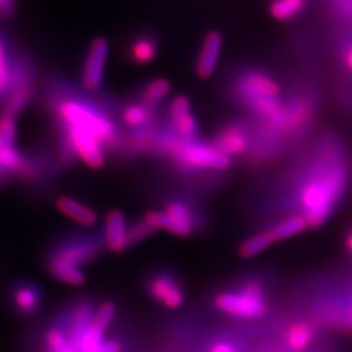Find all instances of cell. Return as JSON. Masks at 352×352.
<instances>
[{
  "mask_svg": "<svg viewBox=\"0 0 352 352\" xmlns=\"http://www.w3.org/2000/svg\"><path fill=\"white\" fill-rule=\"evenodd\" d=\"M151 299L167 309H177L184 302V291L175 278L170 274L154 276L148 283Z\"/></svg>",
  "mask_w": 352,
  "mask_h": 352,
  "instance_id": "7c38bea8",
  "label": "cell"
},
{
  "mask_svg": "<svg viewBox=\"0 0 352 352\" xmlns=\"http://www.w3.org/2000/svg\"><path fill=\"white\" fill-rule=\"evenodd\" d=\"M231 91L235 101L243 104L254 120L270 116L282 104L280 85L276 76L260 67L239 69L232 80Z\"/></svg>",
  "mask_w": 352,
  "mask_h": 352,
  "instance_id": "3957f363",
  "label": "cell"
},
{
  "mask_svg": "<svg viewBox=\"0 0 352 352\" xmlns=\"http://www.w3.org/2000/svg\"><path fill=\"white\" fill-rule=\"evenodd\" d=\"M101 245V239L93 235H76L60 240L47 254V272L62 283L81 286L85 282L81 266L100 254Z\"/></svg>",
  "mask_w": 352,
  "mask_h": 352,
  "instance_id": "277c9868",
  "label": "cell"
},
{
  "mask_svg": "<svg viewBox=\"0 0 352 352\" xmlns=\"http://www.w3.org/2000/svg\"><path fill=\"white\" fill-rule=\"evenodd\" d=\"M128 228L129 227L126 225L124 214L116 209L109 212L103 228V240L106 248L113 253H122L129 248Z\"/></svg>",
  "mask_w": 352,
  "mask_h": 352,
  "instance_id": "4fadbf2b",
  "label": "cell"
},
{
  "mask_svg": "<svg viewBox=\"0 0 352 352\" xmlns=\"http://www.w3.org/2000/svg\"><path fill=\"white\" fill-rule=\"evenodd\" d=\"M343 63L352 74V41L343 51Z\"/></svg>",
  "mask_w": 352,
  "mask_h": 352,
  "instance_id": "f1b7e54d",
  "label": "cell"
},
{
  "mask_svg": "<svg viewBox=\"0 0 352 352\" xmlns=\"http://www.w3.org/2000/svg\"><path fill=\"white\" fill-rule=\"evenodd\" d=\"M160 38L151 30H141L132 34L124 47L126 60L135 65L151 64L158 55Z\"/></svg>",
  "mask_w": 352,
  "mask_h": 352,
  "instance_id": "30bf717a",
  "label": "cell"
},
{
  "mask_svg": "<svg viewBox=\"0 0 352 352\" xmlns=\"http://www.w3.org/2000/svg\"><path fill=\"white\" fill-rule=\"evenodd\" d=\"M222 43H223L222 34L217 30L208 32L202 38L201 45L196 56V63H195V72L201 80L210 78L215 72L221 58Z\"/></svg>",
  "mask_w": 352,
  "mask_h": 352,
  "instance_id": "8fae6325",
  "label": "cell"
},
{
  "mask_svg": "<svg viewBox=\"0 0 352 352\" xmlns=\"http://www.w3.org/2000/svg\"><path fill=\"white\" fill-rule=\"evenodd\" d=\"M210 352H236L234 344L228 343V342H218L215 343Z\"/></svg>",
  "mask_w": 352,
  "mask_h": 352,
  "instance_id": "83f0119b",
  "label": "cell"
},
{
  "mask_svg": "<svg viewBox=\"0 0 352 352\" xmlns=\"http://www.w3.org/2000/svg\"><path fill=\"white\" fill-rule=\"evenodd\" d=\"M171 90V84L167 78L155 77L151 81L145 82L140 89L138 100L144 104L149 106L153 110H157L164 98Z\"/></svg>",
  "mask_w": 352,
  "mask_h": 352,
  "instance_id": "ac0fdd59",
  "label": "cell"
},
{
  "mask_svg": "<svg viewBox=\"0 0 352 352\" xmlns=\"http://www.w3.org/2000/svg\"><path fill=\"white\" fill-rule=\"evenodd\" d=\"M167 126H170L173 129V132L180 139H199L200 128H199L197 119L192 113H186L182 118L173 120V122H167Z\"/></svg>",
  "mask_w": 352,
  "mask_h": 352,
  "instance_id": "cb8c5ba5",
  "label": "cell"
},
{
  "mask_svg": "<svg viewBox=\"0 0 352 352\" xmlns=\"http://www.w3.org/2000/svg\"><path fill=\"white\" fill-rule=\"evenodd\" d=\"M308 227L309 226L302 214H294L280 219L267 231L274 241H282L302 234Z\"/></svg>",
  "mask_w": 352,
  "mask_h": 352,
  "instance_id": "d6986e66",
  "label": "cell"
},
{
  "mask_svg": "<svg viewBox=\"0 0 352 352\" xmlns=\"http://www.w3.org/2000/svg\"><path fill=\"white\" fill-rule=\"evenodd\" d=\"M43 110L49 113L52 131H76L98 140L106 153L124 148L126 138L102 102L90 100L59 76L45 80L41 90Z\"/></svg>",
  "mask_w": 352,
  "mask_h": 352,
  "instance_id": "6da1fadb",
  "label": "cell"
},
{
  "mask_svg": "<svg viewBox=\"0 0 352 352\" xmlns=\"http://www.w3.org/2000/svg\"><path fill=\"white\" fill-rule=\"evenodd\" d=\"M109 56V42L106 38H94L85 54L80 81L85 91H98L101 88L104 68Z\"/></svg>",
  "mask_w": 352,
  "mask_h": 352,
  "instance_id": "52a82bcc",
  "label": "cell"
},
{
  "mask_svg": "<svg viewBox=\"0 0 352 352\" xmlns=\"http://www.w3.org/2000/svg\"><path fill=\"white\" fill-rule=\"evenodd\" d=\"M274 240L272 239L269 231H261L244 240L239 247V254L241 258H253L260 253L266 251Z\"/></svg>",
  "mask_w": 352,
  "mask_h": 352,
  "instance_id": "603a6c76",
  "label": "cell"
},
{
  "mask_svg": "<svg viewBox=\"0 0 352 352\" xmlns=\"http://www.w3.org/2000/svg\"><path fill=\"white\" fill-rule=\"evenodd\" d=\"M214 305L225 315L240 320H257L267 311L264 289L257 280H250L235 291L218 294Z\"/></svg>",
  "mask_w": 352,
  "mask_h": 352,
  "instance_id": "5b68a950",
  "label": "cell"
},
{
  "mask_svg": "<svg viewBox=\"0 0 352 352\" xmlns=\"http://www.w3.org/2000/svg\"><path fill=\"white\" fill-rule=\"evenodd\" d=\"M164 210L166 213L173 215L177 221L184 222L193 228L201 225V217L196 210V208H193L190 202L180 197L167 200L164 204Z\"/></svg>",
  "mask_w": 352,
  "mask_h": 352,
  "instance_id": "ffe728a7",
  "label": "cell"
},
{
  "mask_svg": "<svg viewBox=\"0 0 352 352\" xmlns=\"http://www.w3.org/2000/svg\"><path fill=\"white\" fill-rule=\"evenodd\" d=\"M14 46L11 37L0 29V103L14 88Z\"/></svg>",
  "mask_w": 352,
  "mask_h": 352,
  "instance_id": "5bb4252c",
  "label": "cell"
},
{
  "mask_svg": "<svg viewBox=\"0 0 352 352\" xmlns=\"http://www.w3.org/2000/svg\"><path fill=\"white\" fill-rule=\"evenodd\" d=\"M55 205L60 213L67 215L81 226L93 227L98 222V215L90 206L81 201H77L69 196H59L55 201Z\"/></svg>",
  "mask_w": 352,
  "mask_h": 352,
  "instance_id": "9a60e30c",
  "label": "cell"
},
{
  "mask_svg": "<svg viewBox=\"0 0 352 352\" xmlns=\"http://www.w3.org/2000/svg\"><path fill=\"white\" fill-rule=\"evenodd\" d=\"M155 232V228L149 225L145 219L144 221H136L133 222L129 228H128V240H129V247L138 245L141 241L151 238V235Z\"/></svg>",
  "mask_w": 352,
  "mask_h": 352,
  "instance_id": "d4e9b609",
  "label": "cell"
},
{
  "mask_svg": "<svg viewBox=\"0 0 352 352\" xmlns=\"http://www.w3.org/2000/svg\"><path fill=\"white\" fill-rule=\"evenodd\" d=\"M190 113V102L186 96H176L167 107V122H173L183 115Z\"/></svg>",
  "mask_w": 352,
  "mask_h": 352,
  "instance_id": "484cf974",
  "label": "cell"
},
{
  "mask_svg": "<svg viewBox=\"0 0 352 352\" xmlns=\"http://www.w3.org/2000/svg\"><path fill=\"white\" fill-rule=\"evenodd\" d=\"M315 338V330L308 322H294L286 331V342L292 351L302 352Z\"/></svg>",
  "mask_w": 352,
  "mask_h": 352,
  "instance_id": "44dd1931",
  "label": "cell"
},
{
  "mask_svg": "<svg viewBox=\"0 0 352 352\" xmlns=\"http://www.w3.org/2000/svg\"><path fill=\"white\" fill-rule=\"evenodd\" d=\"M351 317H352V300H351Z\"/></svg>",
  "mask_w": 352,
  "mask_h": 352,
  "instance_id": "f546056e",
  "label": "cell"
},
{
  "mask_svg": "<svg viewBox=\"0 0 352 352\" xmlns=\"http://www.w3.org/2000/svg\"><path fill=\"white\" fill-rule=\"evenodd\" d=\"M144 219L155 230H164L179 238H188L195 231L193 227L177 221L173 215L166 213L164 210H149L145 214Z\"/></svg>",
  "mask_w": 352,
  "mask_h": 352,
  "instance_id": "e0dca14e",
  "label": "cell"
},
{
  "mask_svg": "<svg viewBox=\"0 0 352 352\" xmlns=\"http://www.w3.org/2000/svg\"><path fill=\"white\" fill-rule=\"evenodd\" d=\"M308 0H270L269 13L277 21H291L305 10Z\"/></svg>",
  "mask_w": 352,
  "mask_h": 352,
  "instance_id": "7402d4cb",
  "label": "cell"
},
{
  "mask_svg": "<svg viewBox=\"0 0 352 352\" xmlns=\"http://www.w3.org/2000/svg\"><path fill=\"white\" fill-rule=\"evenodd\" d=\"M154 113L155 110L136 100L124 103L119 110V116L123 124L131 126V129H138L154 123Z\"/></svg>",
  "mask_w": 352,
  "mask_h": 352,
  "instance_id": "2e32d148",
  "label": "cell"
},
{
  "mask_svg": "<svg viewBox=\"0 0 352 352\" xmlns=\"http://www.w3.org/2000/svg\"><path fill=\"white\" fill-rule=\"evenodd\" d=\"M349 182V161L340 145H320L312 164L296 186V202L308 226H322L334 213Z\"/></svg>",
  "mask_w": 352,
  "mask_h": 352,
  "instance_id": "7a4b0ae2",
  "label": "cell"
},
{
  "mask_svg": "<svg viewBox=\"0 0 352 352\" xmlns=\"http://www.w3.org/2000/svg\"><path fill=\"white\" fill-rule=\"evenodd\" d=\"M17 11V0H0V20H10Z\"/></svg>",
  "mask_w": 352,
  "mask_h": 352,
  "instance_id": "4316f807",
  "label": "cell"
},
{
  "mask_svg": "<svg viewBox=\"0 0 352 352\" xmlns=\"http://www.w3.org/2000/svg\"><path fill=\"white\" fill-rule=\"evenodd\" d=\"M252 142V126L243 120H232L222 124L217 129L212 140L214 146L230 158L247 154L251 149Z\"/></svg>",
  "mask_w": 352,
  "mask_h": 352,
  "instance_id": "8992f818",
  "label": "cell"
},
{
  "mask_svg": "<svg viewBox=\"0 0 352 352\" xmlns=\"http://www.w3.org/2000/svg\"><path fill=\"white\" fill-rule=\"evenodd\" d=\"M43 302L42 291L36 283L19 280L10 291V305L19 317L30 318L39 312Z\"/></svg>",
  "mask_w": 352,
  "mask_h": 352,
  "instance_id": "ba28073f",
  "label": "cell"
},
{
  "mask_svg": "<svg viewBox=\"0 0 352 352\" xmlns=\"http://www.w3.org/2000/svg\"><path fill=\"white\" fill-rule=\"evenodd\" d=\"M38 91V77L26 78L11 90L0 103V118L16 120L26 107L34 101Z\"/></svg>",
  "mask_w": 352,
  "mask_h": 352,
  "instance_id": "9c48e42d",
  "label": "cell"
}]
</instances>
